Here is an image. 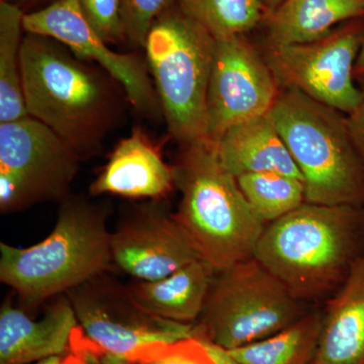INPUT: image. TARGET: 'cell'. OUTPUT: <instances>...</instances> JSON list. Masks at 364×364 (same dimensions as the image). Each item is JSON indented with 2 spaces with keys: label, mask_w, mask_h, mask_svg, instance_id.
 I'll list each match as a JSON object with an SVG mask.
<instances>
[{
  "label": "cell",
  "mask_w": 364,
  "mask_h": 364,
  "mask_svg": "<svg viewBox=\"0 0 364 364\" xmlns=\"http://www.w3.org/2000/svg\"><path fill=\"white\" fill-rule=\"evenodd\" d=\"M21 80L28 116L61 136L81 160L97 155L130 105L123 86L52 38L26 33Z\"/></svg>",
  "instance_id": "6da1fadb"
},
{
  "label": "cell",
  "mask_w": 364,
  "mask_h": 364,
  "mask_svg": "<svg viewBox=\"0 0 364 364\" xmlns=\"http://www.w3.org/2000/svg\"><path fill=\"white\" fill-rule=\"evenodd\" d=\"M364 255V205L304 203L265 226L253 257L289 293L324 305Z\"/></svg>",
  "instance_id": "7a4b0ae2"
},
{
  "label": "cell",
  "mask_w": 364,
  "mask_h": 364,
  "mask_svg": "<svg viewBox=\"0 0 364 364\" xmlns=\"http://www.w3.org/2000/svg\"><path fill=\"white\" fill-rule=\"evenodd\" d=\"M173 167L181 193L173 215L200 258L217 272L252 258L267 224L223 167L215 145L181 146Z\"/></svg>",
  "instance_id": "3957f363"
},
{
  "label": "cell",
  "mask_w": 364,
  "mask_h": 364,
  "mask_svg": "<svg viewBox=\"0 0 364 364\" xmlns=\"http://www.w3.org/2000/svg\"><path fill=\"white\" fill-rule=\"evenodd\" d=\"M107 210L65 198L51 234L36 245L0 244V280L35 306L104 274L112 264Z\"/></svg>",
  "instance_id": "277c9868"
},
{
  "label": "cell",
  "mask_w": 364,
  "mask_h": 364,
  "mask_svg": "<svg viewBox=\"0 0 364 364\" xmlns=\"http://www.w3.org/2000/svg\"><path fill=\"white\" fill-rule=\"evenodd\" d=\"M267 114L301 171L306 203L364 205V161L347 114L294 90H282Z\"/></svg>",
  "instance_id": "5b68a950"
},
{
  "label": "cell",
  "mask_w": 364,
  "mask_h": 364,
  "mask_svg": "<svg viewBox=\"0 0 364 364\" xmlns=\"http://www.w3.org/2000/svg\"><path fill=\"white\" fill-rule=\"evenodd\" d=\"M144 50L170 136L181 146L208 142L214 38L172 7L152 26Z\"/></svg>",
  "instance_id": "8992f818"
},
{
  "label": "cell",
  "mask_w": 364,
  "mask_h": 364,
  "mask_svg": "<svg viewBox=\"0 0 364 364\" xmlns=\"http://www.w3.org/2000/svg\"><path fill=\"white\" fill-rule=\"evenodd\" d=\"M312 308L259 261L249 258L217 272L193 336L233 350L272 336Z\"/></svg>",
  "instance_id": "52a82bcc"
},
{
  "label": "cell",
  "mask_w": 364,
  "mask_h": 364,
  "mask_svg": "<svg viewBox=\"0 0 364 364\" xmlns=\"http://www.w3.org/2000/svg\"><path fill=\"white\" fill-rule=\"evenodd\" d=\"M104 275V274H102ZM79 326L107 364H140L163 344L193 336V325L155 317L102 275L69 293Z\"/></svg>",
  "instance_id": "ba28073f"
},
{
  "label": "cell",
  "mask_w": 364,
  "mask_h": 364,
  "mask_svg": "<svg viewBox=\"0 0 364 364\" xmlns=\"http://www.w3.org/2000/svg\"><path fill=\"white\" fill-rule=\"evenodd\" d=\"M81 161L61 136L32 117L0 124V210L64 200Z\"/></svg>",
  "instance_id": "9c48e42d"
},
{
  "label": "cell",
  "mask_w": 364,
  "mask_h": 364,
  "mask_svg": "<svg viewBox=\"0 0 364 364\" xmlns=\"http://www.w3.org/2000/svg\"><path fill=\"white\" fill-rule=\"evenodd\" d=\"M364 42V18L342 23L313 42L265 46L263 56L282 90H294L349 114L361 100L354 68Z\"/></svg>",
  "instance_id": "30bf717a"
},
{
  "label": "cell",
  "mask_w": 364,
  "mask_h": 364,
  "mask_svg": "<svg viewBox=\"0 0 364 364\" xmlns=\"http://www.w3.org/2000/svg\"><path fill=\"white\" fill-rule=\"evenodd\" d=\"M282 87L245 36L215 39L208 90V140L217 145L231 127L267 114Z\"/></svg>",
  "instance_id": "8fae6325"
},
{
  "label": "cell",
  "mask_w": 364,
  "mask_h": 364,
  "mask_svg": "<svg viewBox=\"0 0 364 364\" xmlns=\"http://www.w3.org/2000/svg\"><path fill=\"white\" fill-rule=\"evenodd\" d=\"M23 28L26 33L58 41L78 58L104 69L123 86L130 105L143 117L154 121L163 117L147 60L134 53L112 50L86 20L79 0H55L26 14Z\"/></svg>",
  "instance_id": "7c38bea8"
},
{
  "label": "cell",
  "mask_w": 364,
  "mask_h": 364,
  "mask_svg": "<svg viewBox=\"0 0 364 364\" xmlns=\"http://www.w3.org/2000/svg\"><path fill=\"white\" fill-rule=\"evenodd\" d=\"M112 263L139 282L164 279L202 259L173 214L156 203L143 205L111 236Z\"/></svg>",
  "instance_id": "4fadbf2b"
},
{
  "label": "cell",
  "mask_w": 364,
  "mask_h": 364,
  "mask_svg": "<svg viewBox=\"0 0 364 364\" xmlns=\"http://www.w3.org/2000/svg\"><path fill=\"white\" fill-rule=\"evenodd\" d=\"M174 188L173 165L164 161L160 145L143 129L135 127L130 135L117 144L90 191L92 196L158 200Z\"/></svg>",
  "instance_id": "5bb4252c"
},
{
  "label": "cell",
  "mask_w": 364,
  "mask_h": 364,
  "mask_svg": "<svg viewBox=\"0 0 364 364\" xmlns=\"http://www.w3.org/2000/svg\"><path fill=\"white\" fill-rule=\"evenodd\" d=\"M70 299L57 301L33 321L9 303L0 311V364H26L67 350L80 331Z\"/></svg>",
  "instance_id": "9a60e30c"
},
{
  "label": "cell",
  "mask_w": 364,
  "mask_h": 364,
  "mask_svg": "<svg viewBox=\"0 0 364 364\" xmlns=\"http://www.w3.org/2000/svg\"><path fill=\"white\" fill-rule=\"evenodd\" d=\"M322 309V333L313 364H364V255Z\"/></svg>",
  "instance_id": "2e32d148"
},
{
  "label": "cell",
  "mask_w": 364,
  "mask_h": 364,
  "mask_svg": "<svg viewBox=\"0 0 364 364\" xmlns=\"http://www.w3.org/2000/svg\"><path fill=\"white\" fill-rule=\"evenodd\" d=\"M215 275L207 261L198 259L164 279L129 284L126 291L151 315L193 325L202 316Z\"/></svg>",
  "instance_id": "e0dca14e"
},
{
  "label": "cell",
  "mask_w": 364,
  "mask_h": 364,
  "mask_svg": "<svg viewBox=\"0 0 364 364\" xmlns=\"http://www.w3.org/2000/svg\"><path fill=\"white\" fill-rule=\"evenodd\" d=\"M215 147L223 167L235 177L273 171L303 181L286 143L267 114L231 127Z\"/></svg>",
  "instance_id": "ac0fdd59"
},
{
  "label": "cell",
  "mask_w": 364,
  "mask_h": 364,
  "mask_svg": "<svg viewBox=\"0 0 364 364\" xmlns=\"http://www.w3.org/2000/svg\"><path fill=\"white\" fill-rule=\"evenodd\" d=\"M364 18V0H284L272 11L265 46L313 42L331 33L338 25Z\"/></svg>",
  "instance_id": "d6986e66"
},
{
  "label": "cell",
  "mask_w": 364,
  "mask_h": 364,
  "mask_svg": "<svg viewBox=\"0 0 364 364\" xmlns=\"http://www.w3.org/2000/svg\"><path fill=\"white\" fill-rule=\"evenodd\" d=\"M322 327V306H313L272 336L227 352L239 364H313Z\"/></svg>",
  "instance_id": "ffe728a7"
},
{
  "label": "cell",
  "mask_w": 364,
  "mask_h": 364,
  "mask_svg": "<svg viewBox=\"0 0 364 364\" xmlns=\"http://www.w3.org/2000/svg\"><path fill=\"white\" fill-rule=\"evenodd\" d=\"M25 13L0 0V124L28 117L21 80Z\"/></svg>",
  "instance_id": "44dd1931"
},
{
  "label": "cell",
  "mask_w": 364,
  "mask_h": 364,
  "mask_svg": "<svg viewBox=\"0 0 364 364\" xmlns=\"http://www.w3.org/2000/svg\"><path fill=\"white\" fill-rule=\"evenodd\" d=\"M182 13L214 39L245 36L264 23L269 11L261 0H177Z\"/></svg>",
  "instance_id": "7402d4cb"
},
{
  "label": "cell",
  "mask_w": 364,
  "mask_h": 364,
  "mask_svg": "<svg viewBox=\"0 0 364 364\" xmlns=\"http://www.w3.org/2000/svg\"><path fill=\"white\" fill-rule=\"evenodd\" d=\"M236 178L254 212L267 225L306 203L304 181L296 177L264 171L243 174Z\"/></svg>",
  "instance_id": "603a6c76"
},
{
  "label": "cell",
  "mask_w": 364,
  "mask_h": 364,
  "mask_svg": "<svg viewBox=\"0 0 364 364\" xmlns=\"http://www.w3.org/2000/svg\"><path fill=\"white\" fill-rule=\"evenodd\" d=\"M176 0H122L121 23L124 42L143 48L158 18L173 7Z\"/></svg>",
  "instance_id": "cb8c5ba5"
},
{
  "label": "cell",
  "mask_w": 364,
  "mask_h": 364,
  "mask_svg": "<svg viewBox=\"0 0 364 364\" xmlns=\"http://www.w3.org/2000/svg\"><path fill=\"white\" fill-rule=\"evenodd\" d=\"M142 364H219L205 341L196 336L163 344Z\"/></svg>",
  "instance_id": "d4e9b609"
},
{
  "label": "cell",
  "mask_w": 364,
  "mask_h": 364,
  "mask_svg": "<svg viewBox=\"0 0 364 364\" xmlns=\"http://www.w3.org/2000/svg\"><path fill=\"white\" fill-rule=\"evenodd\" d=\"M86 20L109 43L124 42L121 23L122 0H79Z\"/></svg>",
  "instance_id": "484cf974"
},
{
  "label": "cell",
  "mask_w": 364,
  "mask_h": 364,
  "mask_svg": "<svg viewBox=\"0 0 364 364\" xmlns=\"http://www.w3.org/2000/svg\"><path fill=\"white\" fill-rule=\"evenodd\" d=\"M360 88V102L353 112L347 114V123H348L349 131H350L353 142L364 161V82Z\"/></svg>",
  "instance_id": "4316f807"
},
{
  "label": "cell",
  "mask_w": 364,
  "mask_h": 364,
  "mask_svg": "<svg viewBox=\"0 0 364 364\" xmlns=\"http://www.w3.org/2000/svg\"><path fill=\"white\" fill-rule=\"evenodd\" d=\"M208 349H210V353L213 354V356L215 358V360L218 361L219 364H239L237 361H235L231 356L229 355V353L224 349L220 348V347L215 346L214 344L208 343L205 342Z\"/></svg>",
  "instance_id": "83f0119b"
},
{
  "label": "cell",
  "mask_w": 364,
  "mask_h": 364,
  "mask_svg": "<svg viewBox=\"0 0 364 364\" xmlns=\"http://www.w3.org/2000/svg\"><path fill=\"white\" fill-rule=\"evenodd\" d=\"M80 358H73L70 363H68V360L63 358V354H60V355H53L42 359V360L38 361L37 364H86Z\"/></svg>",
  "instance_id": "f1b7e54d"
},
{
  "label": "cell",
  "mask_w": 364,
  "mask_h": 364,
  "mask_svg": "<svg viewBox=\"0 0 364 364\" xmlns=\"http://www.w3.org/2000/svg\"><path fill=\"white\" fill-rule=\"evenodd\" d=\"M354 76L358 79L364 78V42L360 53H359L355 68H354Z\"/></svg>",
  "instance_id": "f546056e"
},
{
  "label": "cell",
  "mask_w": 364,
  "mask_h": 364,
  "mask_svg": "<svg viewBox=\"0 0 364 364\" xmlns=\"http://www.w3.org/2000/svg\"><path fill=\"white\" fill-rule=\"evenodd\" d=\"M265 7L269 11V14L277 9L284 1V0H261Z\"/></svg>",
  "instance_id": "4dcf8cb0"
},
{
  "label": "cell",
  "mask_w": 364,
  "mask_h": 364,
  "mask_svg": "<svg viewBox=\"0 0 364 364\" xmlns=\"http://www.w3.org/2000/svg\"><path fill=\"white\" fill-rule=\"evenodd\" d=\"M4 1L11 2V4H16L21 9V6H23V4H37V2L43 1V0H4Z\"/></svg>",
  "instance_id": "1f68e13d"
},
{
  "label": "cell",
  "mask_w": 364,
  "mask_h": 364,
  "mask_svg": "<svg viewBox=\"0 0 364 364\" xmlns=\"http://www.w3.org/2000/svg\"><path fill=\"white\" fill-rule=\"evenodd\" d=\"M140 364H142V363H140Z\"/></svg>",
  "instance_id": "d6a6232c"
}]
</instances>
